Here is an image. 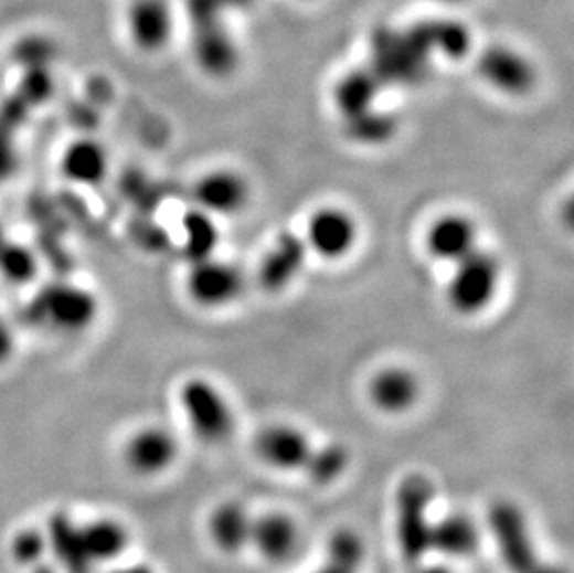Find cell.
<instances>
[{
	"label": "cell",
	"instance_id": "1",
	"mask_svg": "<svg viewBox=\"0 0 574 573\" xmlns=\"http://www.w3.org/2000/svg\"><path fill=\"white\" fill-rule=\"evenodd\" d=\"M49 551L67 573H94L118 561L129 545V531L121 521L110 518L73 521L56 516L47 532Z\"/></svg>",
	"mask_w": 574,
	"mask_h": 573
},
{
	"label": "cell",
	"instance_id": "2",
	"mask_svg": "<svg viewBox=\"0 0 574 573\" xmlns=\"http://www.w3.org/2000/svg\"><path fill=\"white\" fill-rule=\"evenodd\" d=\"M435 488L423 475H411L400 485L396 496V537L405 564L418 566L428 556Z\"/></svg>",
	"mask_w": 574,
	"mask_h": 573
},
{
	"label": "cell",
	"instance_id": "3",
	"mask_svg": "<svg viewBox=\"0 0 574 573\" xmlns=\"http://www.w3.org/2000/svg\"><path fill=\"white\" fill-rule=\"evenodd\" d=\"M502 278V266L497 255L487 250H475L454 265L446 287V301L457 315L476 317L483 314L497 298Z\"/></svg>",
	"mask_w": 574,
	"mask_h": 573
},
{
	"label": "cell",
	"instance_id": "4",
	"mask_svg": "<svg viewBox=\"0 0 574 573\" xmlns=\"http://www.w3.org/2000/svg\"><path fill=\"white\" fill-rule=\"evenodd\" d=\"M489 529L511 573H567L562 566L541 559L528 529L527 518L513 502L499 501L492 505Z\"/></svg>",
	"mask_w": 574,
	"mask_h": 573
},
{
	"label": "cell",
	"instance_id": "5",
	"mask_svg": "<svg viewBox=\"0 0 574 573\" xmlns=\"http://www.w3.org/2000/svg\"><path fill=\"white\" fill-rule=\"evenodd\" d=\"M34 317L59 333H83L99 317V300L83 285L53 284L34 301Z\"/></svg>",
	"mask_w": 574,
	"mask_h": 573
},
{
	"label": "cell",
	"instance_id": "6",
	"mask_svg": "<svg viewBox=\"0 0 574 573\" xmlns=\"http://www.w3.org/2000/svg\"><path fill=\"white\" fill-rule=\"evenodd\" d=\"M179 404L190 428L206 444H220L231 436L235 426L233 410L222 391L209 380H187L179 391Z\"/></svg>",
	"mask_w": 574,
	"mask_h": 573
},
{
	"label": "cell",
	"instance_id": "7",
	"mask_svg": "<svg viewBox=\"0 0 574 573\" xmlns=\"http://www.w3.org/2000/svg\"><path fill=\"white\" fill-rule=\"evenodd\" d=\"M244 279L236 266L217 259L216 255L192 261L188 270V298L203 309L225 308L241 296Z\"/></svg>",
	"mask_w": 574,
	"mask_h": 573
},
{
	"label": "cell",
	"instance_id": "8",
	"mask_svg": "<svg viewBox=\"0 0 574 573\" xmlns=\"http://www.w3.org/2000/svg\"><path fill=\"white\" fill-rule=\"evenodd\" d=\"M476 70L483 83L511 97L530 94L538 81L532 60L510 45H489L483 49L476 62Z\"/></svg>",
	"mask_w": 574,
	"mask_h": 573
},
{
	"label": "cell",
	"instance_id": "9",
	"mask_svg": "<svg viewBox=\"0 0 574 573\" xmlns=\"http://www.w3.org/2000/svg\"><path fill=\"white\" fill-rule=\"evenodd\" d=\"M359 224L353 214L340 208L318 209L305 233L309 252L328 261L344 259L358 244Z\"/></svg>",
	"mask_w": 574,
	"mask_h": 573
},
{
	"label": "cell",
	"instance_id": "10",
	"mask_svg": "<svg viewBox=\"0 0 574 573\" xmlns=\"http://www.w3.org/2000/svg\"><path fill=\"white\" fill-rule=\"evenodd\" d=\"M179 444L164 426L147 425L132 432L124 445L125 466L140 477H155L176 464Z\"/></svg>",
	"mask_w": 574,
	"mask_h": 573
},
{
	"label": "cell",
	"instance_id": "11",
	"mask_svg": "<svg viewBox=\"0 0 574 573\" xmlns=\"http://www.w3.org/2000/svg\"><path fill=\"white\" fill-rule=\"evenodd\" d=\"M127 34L130 43L146 54L168 47L176 30V13L168 0H132L127 10Z\"/></svg>",
	"mask_w": 574,
	"mask_h": 573
},
{
	"label": "cell",
	"instance_id": "12",
	"mask_svg": "<svg viewBox=\"0 0 574 573\" xmlns=\"http://www.w3.org/2000/svg\"><path fill=\"white\" fill-rule=\"evenodd\" d=\"M478 238L480 231L475 220L469 219L467 214L448 213L429 225L426 248L434 259L456 265L457 261L465 259L467 255L480 248Z\"/></svg>",
	"mask_w": 574,
	"mask_h": 573
},
{
	"label": "cell",
	"instance_id": "13",
	"mask_svg": "<svg viewBox=\"0 0 574 573\" xmlns=\"http://www.w3.org/2000/svg\"><path fill=\"white\" fill-rule=\"evenodd\" d=\"M249 187L246 179L231 170H214L195 183V208L211 216H233L246 208Z\"/></svg>",
	"mask_w": 574,
	"mask_h": 573
},
{
	"label": "cell",
	"instance_id": "14",
	"mask_svg": "<svg viewBox=\"0 0 574 573\" xmlns=\"http://www.w3.org/2000/svg\"><path fill=\"white\" fill-rule=\"evenodd\" d=\"M60 173L76 187H99L110 173V153L92 137L76 138L60 155Z\"/></svg>",
	"mask_w": 574,
	"mask_h": 573
},
{
	"label": "cell",
	"instance_id": "15",
	"mask_svg": "<svg viewBox=\"0 0 574 573\" xmlns=\"http://www.w3.org/2000/svg\"><path fill=\"white\" fill-rule=\"evenodd\" d=\"M255 450L266 464L290 469V471H304L307 461L311 458V442L305 437L304 432L287 425L268 426L258 434L255 439Z\"/></svg>",
	"mask_w": 574,
	"mask_h": 573
},
{
	"label": "cell",
	"instance_id": "16",
	"mask_svg": "<svg viewBox=\"0 0 574 573\" xmlns=\"http://www.w3.org/2000/svg\"><path fill=\"white\" fill-rule=\"evenodd\" d=\"M194 59L211 77H228L238 65V47L222 21L194 26Z\"/></svg>",
	"mask_w": 574,
	"mask_h": 573
},
{
	"label": "cell",
	"instance_id": "17",
	"mask_svg": "<svg viewBox=\"0 0 574 573\" xmlns=\"http://www.w3.org/2000/svg\"><path fill=\"white\" fill-rule=\"evenodd\" d=\"M307 244L296 235H281L277 238L258 266V282L270 293H281L298 278L305 261Z\"/></svg>",
	"mask_w": 574,
	"mask_h": 573
},
{
	"label": "cell",
	"instance_id": "18",
	"mask_svg": "<svg viewBox=\"0 0 574 573\" xmlns=\"http://www.w3.org/2000/svg\"><path fill=\"white\" fill-rule=\"evenodd\" d=\"M369 393L375 408L381 412L404 414L418 401L421 384L404 367H387L372 379Z\"/></svg>",
	"mask_w": 574,
	"mask_h": 573
},
{
	"label": "cell",
	"instance_id": "19",
	"mask_svg": "<svg viewBox=\"0 0 574 573\" xmlns=\"http://www.w3.org/2000/svg\"><path fill=\"white\" fill-rule=\"evenodd\" d=\"M249 544L255 545L258 553L266 556L268 561H287L298 550V527L285 514L253 518Z\"/></svg>",
	"mask_w": 574,
	"mask_h": 573
},
{
	"label": "cell",
	"instance_id": "20",
	"mask_svg": "<svg viewBox=\"0 0 574 573\" xmlns=\"http://www.w3.org/2000/svg\"><path fill=\"white\" fill-rule=\"evenodd\" d=\"M480 545V532L475 521L464 514H450L432 523L429 550L448 559H469Z\"/></svg>",
	"mask_w": 574,
	"mask_h": 573
},
{
	"label": "cell",
	"instance_id": "21",
	"mask_svg": "<svg viewBox=\"0 0 574 573\" xmlns=\"http://www.w3.org/2000/svg\"><path fill=\"white\" fill-rule=\"evenodd\" d=\"M411 36L415 38L424 53H439L446 59H464L472 43L469 30L451 19L421 23L415 30H411Z\"/></svg>",
	"mask_w": 574,
	"mask_h": 573
},
{
	"label": "cell",
	"instance_id": "22",
	"mask_svg": "<svg viewBox=\"0 0 574 573\" xmlns=\"http://www.w3.org/2000/svg\"><path fill=\"white\" fill-rule=\"evenodd\" d=\"M253 518L238 502H223L209 520L212 542L225 551L236 553L252 540Z\"/></svg>",
	"mask_w": 574,
	"mask_h": 573
},
{
	"label": "cell",
	"instance_id": "23",
	"mask_svg": "<svg viewBox=\"0 0 574 573\" xmlns=\"http://www.w3.org/2000/svg\"><path fill=\"white\" fill-rule=\"evenodd\" d=\"M378 94H380V77H375L374 73L353 72L337 84L334 99L340 113L350 118L375 107Z\"/></svg>",
	"mask_w": 574,
	"mask_h": 573
},
{
	"label": "cell",
	"instance_id": "24",
	"mask_svg": "<svg viewBox=\"0 0 574 573\" xmlns=\"http://www.w3.org/2000/svg\"><path fill=\"white\" fill-rule=\"evenodd\" d=\"M182 233H184V252L190 261L205 259L214 255L220 241L214 216L203 213L198 208L188 211L182 219Z\"/></svg>",
	"mask_w": 574,
	"mask_h": 573
},
{
	"label": "cell",
	"instance_id": "25",
	"mask_svg": "<svg viewBox=\"0 0 574 573\" xmlns=\"http://www.w3.org/2000/svg\"><path fill=\"white\" fill-rule=\"evenodd\" d=\"M364 562V544L348 529L337 532L328 548V559L317 573H359Z\"/></svg>",
	"mask_w": 574,
	"mask_h": 573
},
{
	"label": "cell",
	"instance_id": "26",
	"mask_svg": "<svg viewBox=\"0 0 574 573\" xmlns=\"http://www.w3.org/2000/svg\"><path fill=\"white\" fill-rule=\"evenodd\" d=\"M350 466V453L340 445H326L322 449L312 450L311 458L305 466V474L317 485H331L347 474Z\"/></svg>",
	"mask_w": 574,
	"mask_h": 573
},
{
	"label": "cell",
	"instance_id": "27",
	"mask_svg": "<svg viewBox=\"0 0 574 573\" xmlns=\"http://www.w3.org/2000/svg\"><path fill=\"white\" fill-rule=\"evenodd\" d=\"M348 135L358 140V142L374 146V144H383L393 137L396 130L394 119L385 113H378L375 107L364 110V113L355 114L347 118Z\"/></svg>",
	"mask_w": 574,
	"mask_h": 573
},
{
	"label": "cell",
	"instance_id": "28",
	"mask_svg": "<svg viewBox=\"0 0 574 573\" xmlns=\"http://www.w3.org/2000/svg\"><path fill=\"white\" fill-rule=\"evenodd\" d=\"M13 556L24 566L42 562L49 551L47 537L38 531H24L13 540Z\"/></svg>",
	"mask_w": 574,
	"mask_h": 573
},
{
	"label": "cell",
	"instance_id": "29",
	"mask_svg": "<svg viewBox=\"0 0 574 573\" xmlns=\"http://www.w3.org/2000/svg\"><path fill=\"white\" fill-rule=\"evenodd\" d=\"M13 350H15V336L12 328L8 326L7 320L0 319V365L12 360Z\"/></svg>",
	"mask_w": 574,
	"mask_h": 573
},
{
	"label": "cell",
	"instance_id": "30",
	"mask_svg": "<svg viewBox=\"0 0 574 573\" xmlns=\"http://www.w3.org/2000/svg\"><path fill=\"white\" fill-rule=\"evenodd\" d=\"M413 573H451L450 567L445 564H418V566L411 567Z\"/></svg>",
	"mask_w": 574,
	"mask_h": 573
},
{
	"label": "cell",
	"instance_id": "31",
	"mask_svg": "<svg viewBox=\"0 0 574 573\" xmlns=\"http://www.w3.org/2000/svg\"><path fill=\"white\" fill-rule=\"evenodd\" d=\"M257 0H225V4L227 8H233V10H246V8L253 7Z\"/></svg>",
	"mask_w": 574,
	"mask_h": 573
},
{
	"label": "cell",
	"instance_id": "32",
	"mask_svg": "<svg viewBox=\"0 0 574 573\" xmlns=\"http://www.w3.org/2000/svg\"><path fill=\"white\" fill-rule=\"evenodd\" d=\"M114 573H155L152 572L151 567L147 566H129L124 567V570H118V572Z\"/></svg>",
	"mask_w": 574,
	"mask_h": 573
},
{
	"label": "cell",
	"instance_id": "33",
	"mask_svg": "<svg viewBox=\"0 0 574 573\" xmlns=\"http://www.w3.org/2000/svg\"><path fill=\"white\" fill-rule=\"evenodd\" d=\"M434 2H439V4H457V2H464V0H434Z\"/></svg>",
	"mask_w": 574,
	"mask_h": 573
}]
</instances>
